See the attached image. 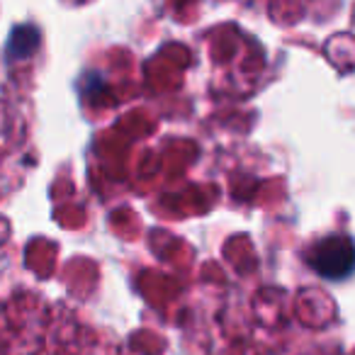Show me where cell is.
Segmentation results:
<instances>
[{
    "label": "cell",
    "instance_id": "cell-1",
    "mask_svg": "<svg viewBox=\"0 0 355 355\" xmlns=\"http://www.w3.org/2000/svg\"><path fill=\"white\" fill-rule=\"evenodd\" d=\"M306 261L316 275L326 280H345L355 270V243L343 234H331L314 243Z\"/></svg>",
    "mask_w": 355,
    "mask_h": 355
},
{
    "label": "cell",
    "instance_id": "cell-2",
    "mask_svg": "<svg viewBox=\"0 0 355 355\" xmlns=\"http://www.w3.org/2000/svg\"><path fill=\"white\" fill-rule=\"evenodd\" d=\"M40 46V30L35 25H20L12 30L8 42V59H25Z\"/></svg>",
    "mask_w": 355,
    "mask_h": 355
}]
</instances>
